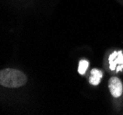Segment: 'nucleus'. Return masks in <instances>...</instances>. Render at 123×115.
<instances>
[{
	"mask_svg": "<svg viewBox=\"0 0 123 115\" xmlns=\"http://www.w3.org/2000/svg\"><path fill=\"white\" fill-rule=\"evenodd\" d=\"M27 83V77L17 69L6 68L0 72V84L6 88H20Z\"/></svg>",
	"mask_w": 123,
	"mask_h": 115,
	"instance_id": "1",
	"label": "nucleus"
},
{
	"mask_svg": "<svg viewBox=\"0 0 123 115\" xmlns=\"http://www.w3.org/2000/svg\"><path fill=\"white\" fill-rule=\"evenodd\" d=\"M108 88L110 93L114 98L120 97L123 92V87L121 81L117 77H112L108 81Z\"/></svg>",
	"mask_w": 123,
	"mask_h": 115,
	"instance_id": "2",
	"label": "nucleus"
},
{
	"mask_svg": "<svg viewBox=\"0 0 123 115\" xmlns=\"http://www.w3.org/2000/svg\"><path fill=\"white\" fill-rule=\"evenodd\" d=\"M103 77V72L98 68H94L91 70L90 77H89V83L93 86H98L100 83Z\"/></svg>",
	"mask_w": 123,
	"mask_h": 115,
	"instance_id": "3",
	"label": "nucleus"
},
{
	"mask_svg": "<svg viewBox=\"0 0 123 115\" xmlns=\"http://www.w3.org/2000/svg\"><path fill=\"white\" fill-rule=\"evenodd\" d=\"M117 64H123V52L119 51L118 56L115 58V60L109 63V68L111 70H115L117 68Z\"/></svg>",
	"mask_w": 123,
	"mask_h": 115,
	"instance_id": "4",
	"label": "nucleus"
},
{
	"mask_svg": "<svg viewBox=\"0 0 123 115\" xmlns=\"http://www.w3.org/2000/svg\"><path fill=\"white\" fill-rule=\"evenodd\" d=\"M88 65H89V62L87 60H81L78 65V73L80 75H85L88 68Z\"/></svg>",
	"mask_w": 123,
	"mask_h": 115,
	"instance_id": "5",
	"label": "nucleus"
},
{
	"mask_svg": "<svg viewBox=\"0 0 123 115\" xmlns=\"http://www.w3.org/2000/svg\"><path fill=\"white\" fill-rule=\"evenodd\" d=\"M121 70H123V64H119L118 66L116 68V72H120Z\"/></svg>",
	"mask_w": 123,
	"mask_h": 115,
	"instance_id": "6",
	"label": "nucleus"
}]
</instances>
